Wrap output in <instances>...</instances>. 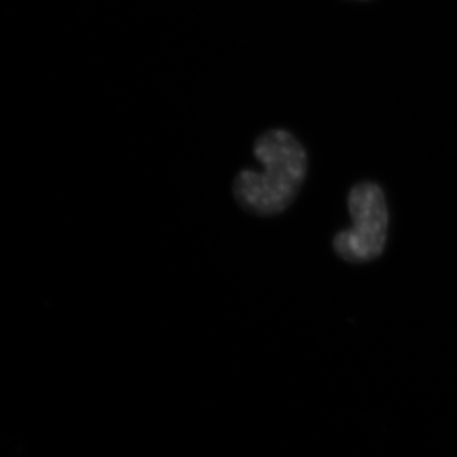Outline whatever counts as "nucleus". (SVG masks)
Segmentation results:
<instances>
[{"mask_svg":"<svg viewBox=\"0 0 457 457\" xmlns=\"http://www.w3.org/2000/svg\"><path fill=\"white\" fill-rule=\"evenodd\" d=\"M253 155L263 170H240L234 178V199L243 211L253 215L283 213L294 204L305 182V147L289 130L270 129L254 141Z\"/></svg>","mask_w":457,"mask_h":457,"instance_id":"f257e3e1","label":"nucleus"},{"mask_svg":"<svg viewBox=\"0 0 457 457\" xmlns=\"http://www.w3.org/2000/svg\"><path fill=\"white\" fill-rule=\"evenodd\" d=\"M348 211L353 227L333 238L337 256L353 263L379 258L386 246L389 227L384 190L376 182H358L348 195Z\"/></svg>","mask_w":457,"mask_h":457,"instance_id":"f03ea898","label":"nucleus"}]
</instances>
